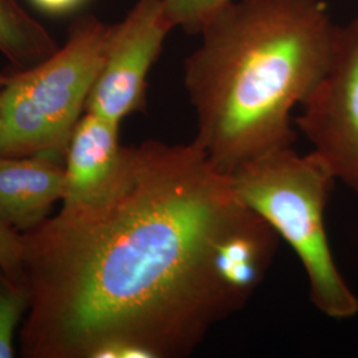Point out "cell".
<instances>
[{
  "mask_svg": "<svg viewBox=\"0 0 358 358\" xmlns=\"http://www.w3.org/2000/svg\"><path fill=\"white\" fill-rule=\"evenodd\" d=\"M250 207L192 141L125 146L110 185L20 232L26 358L189 356L238 310L219 248Z\"/></svg>",
  "mask_w": 358,
  "mask_h": 358,
  "instance_id": "6da1fadb",
  "label": "cell"
},
{
  "mask_svg": "<svg viewBox=\"0 0 358 358\" xmlns=\"http://www.w3.org/2000/svg\"><path fill=\"white\" fill-rule=\"evenodd\" d=\"M340 27L321 0H232L199 31L183 81L194 142L222 171L292 146L294 108L331 64Z\"/></svg>",
  "mask_w": 358,
  "mask_h": 358,
  "instance_id": "7a4b0ae2",
  "label": "cell"
},
{
  "mask_svg": "<svg viewBox=\"0 0 358 358\" xmlns=\"http://www.w3.org/2000/svg\"><path fill=\"white\" fill-rule=\"evenodd\" d=\"M235 192L292 247L301 262L309 300L333 320L358 315V297L336 264L325 208L337 182L316 154L292 146L262 154L230 173Z\"/></svg>",
  "mask_w": 358,
  "mask_h": 358,
  "instance_id": "3957f363",
  "label": "cell"
},
{
  "mask_svg": "<svg viewBox=\"0 0 358 358\" xmlns=\"http://www.w3.org/2000/svg\"><path fill=\"white\" fill-rule=\"evenodd\" d=\"M110 26L77 22L64 47L7 78L0 92V155L65 161L69 138L101 71Z\"/></svg>",
  "mask_w": 358,
  "mask_h": 358,
  "instance_id": "277c9868",
  "label": "cell"
},
{
  "mask_svg": "<svg viewBox=\"0 0 358 358\" xmlns=\"http://www.w3.org/2000/svg\"><path fill=\"white\" fill-rule=\"evenodd\" d=\"M294 125L336 180L358 196V16L340 27L331 64Z\"/></svg>",
  "mask_w": 358,
  "mask_h": 358,
  "instance_id": "5b68a950",
  "label": "cell"
},
{
  "mask_svg": "<svg viewBox=\"0 0 358 358\" xmlns=\"http://www.w3.org/2000/svg\"><path fill=\"white\" fill-rule=\"evenodd\" d=\"M171 29L164 0H137L120 23L110 26L103 68L85 112L121 124L145 110L148 76Z\"/></svg>",
  "mask_w": 358,
  "mask_h": 358,
  "instance_id": "8992f818",
  "label": "cell"
},
{
  "mask_svg": "<svg viewBox=\"0 0 358 358\" xmlns=\"http://www.w3.org/2000/svg\"><path fill=\"white\" fill-rule=\"evenodd\" d=\"M65 161L45 155H0V222L19 232L40 226L64 198Z\"/></svg>",
  "mask_w": 358,
  "mask_h": 358,
  "instance_id": "52a82bcc",
  "label": "cell"
},
{
  "mask_svg": "<svg viewBox=\"0 0 358 358\" xmlns=\"http://www.w3.org/2000/svg\"><path fill=\"white\" fill-rule=\"evenodd\" d=\"M124 152L120 122L84 112L65 154L63 206L83 203L100 195L117 176Z\"/></svg>",
  "mask_w": 358,
  "mask_h": 358,
  "instance_id": "ba28073f",
  "label": "cell"
},
{
  "mask_svg": "<svg viewBox=\"0 0 358 358\" xmlns=\"http://www.w3.org/2000/svg\"><path fill=\"white\" fill-rule=\"evenodd\" d=\"M57 50L50 32L16 0H0V52L13 65L31 68Z\"/></svg>",
  "mask_w": 358,
  "mask_h": 358,
  "instance_id": "9c48e42d",
  "label": "cell"
},
{
  "mask_svg": "<svg viewBox=\"0 0 358 358\" xmlns=\"http://www.w3.org/2000/svg\"><path fill=\"white\" fill-rule=\"evenodd\" d=\"M31 307L24 280H15L0 269V358L15 357V333Z\"/></svg>",
  "mask_w": 358,
  "mask_h": 358,
  "instance_id": "30bf717a",
  "label": "cell"
},
{
  "mask_svg": "<svg viewBox=\"0 0 358 358\" xmlns=\"http://www.w3.org/2000/svg\"><path fill=\"white\" fill-rule=\"evenodd\" d=\"M232 0H164L167 16L174 28L199 34L207 20Z\"/></svg>",
  "mask_w": 358,
  "mask_h": 358,
  "instance_id": "8fae6325",
  "label": "cell"
},
{
  "mask_svg": "<svg viewBox=\"0 0 358 358\" xmlns=\"http://www.w3.org/2000/svg\"><path fill=\"white\" fill-rule=\"evenodd\" d=\"M0 269L15 280H24L22 234L0 222Z\"/></svg>",
  "mask_w": 358,
  "mask_h": 358,
  "instance_id": "7c38bea8",
  "label": "cell"
},
{
  "mask_svg": "<svg viewBox=\"0 0 358 358\" xmlns=\"http://www.w3.org/2000/svg\"><path fill=\"white\" fill-rule=\"evenodd\" d=\"M40 10L50 13H65L78 8L85 0H31Z\"/></svg>",
  "mask_w": 358,
  "mask_h": 358,
  "instance_id": "4fadbf2b",
  "label": "cell"
},
{
  "mask_svg": "<svg viewBox=\"0 0 358 358\" xmlns=\"http://www.w3.org/2000/svg\"><path fill=\"white\" fill-rule=\"evenodd\" d=\"M7 78H8V76H6V75H1V73H0V92L3 90L4 84L7 83Z\"/></svg>",
  "mask_w": 358,
  "mask_h": 358,
  "instance_id": "5bb4252c",
  "label": "cell"
}]
</instances>
